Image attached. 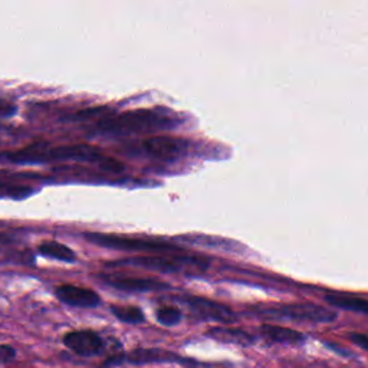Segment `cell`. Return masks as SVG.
<instances>
[{
  "mask_svg": "<svg viewBox=\"0 0 368 368\" xmlns=\"http://www.w3.org/2000/svg\"><path fill=\"white\" fill-rule=\"evenodd\" d=\"M0 159H4L13 164H42V163L67 161V160L85 161V163L98 164L100 167L110 170L113 173L121 171L124 168V166L120 161L107 157L100 151V149L88 144H71V146L52 147L46 142H36L33 144H29L25 149L2 153L0 154Z\"/></svg>",
  "mask_w": 368,
  "mask_h": 368,
  "instance_id": "obj_1",
  "label": "cell"
},
{
  "mask_svg": "<svg viewBox=\"0 0 368 368\" xmlns=\"http://www.w3.org/2000/svg\"><path fill=\"white\" fill-rule=\"evenodd\" d=\"M173 125L174 121L159 111L132 110L115 117L103 118L98 122V130L113 135H130L170 130Z\"/></svg>",
  "mask_w": 368,
  "mask_h": 368,
  "instance_id": "obj_2",
  "label": "cell"
},
{
  "mask_svg": "<svg viewBox=\"0 0 368 368\" xmlns=\"http://www.w3.org/2000/svg\"><path fill=\"white\" fill-rule=\"evenodd\" d=\"M258 314L276 318V319H292L314 322V324H330L337 319V314L328 308L319 306L316 304H285L262 306L256 309Z\"/></svg>",
  "mask_w": 368,
  "mask_h": 368,
  "instance_id": "obj_3",
  "label": "cell"
},
{
  "mask_svg": "<svg viewBox=\"0 0 368 368\" xmlns=\"http://www.w3.org/2000/svg\"><path fill=\"white\" fill-rule=\"evenodd\" d=\"M85 239L89 243H94L101 248L127 251V252H181L180 248L166 243V242H153L134 239L120 235H107V234H85Z\"/></svg>",
  "mask_w": 368,
  "mask_h": 368,
  "instance_id": "obj_4",
  "label": "cell"
},
{
  "mask_svg": "<svg viewBox=\"0 0 368 368\" xmlns=\"http://www.w3.org/2000/svg\"><path fill=\"white\" fill-rule=\"evenodd\" d=\"M188 265L206 269L209 260L195 256H134L110 263V266H135L159 272H178Z\"/></svg>",
  "mask_w": 368,
  "mask_h": 368,
  "instance_id": "obj_5",
  "label": "cell"
},
{
  "mask_svg": "<svg viewBox=\"0 0 368 368\" xmlns=\"http://www.w3.org/2000/svg\"><path fill=\"white\" fill-rule=\"evenodd\" d=\"M189 149V143L183 138L176 137H150L142 143V151L156 160L160 161H171L177 160L186 154Z\"/></svg>",
  "mask_w": 368,
  "mask_h": 368,
  "instance_id": "obj_6",
  "label": "cell"
},
{
  "mask_svg": "<svg viewBox=\"0 0 368 368\" xmlns=\"http://www.w3.org/2000/svg\"><path fill=\"white\" fill-rule=\"evenodd\" d=\"M125 362L132 365L173 362V364H180L186 368H197L200 365V361L197 360L186 358L171 351L157 350V348H135L130 354H125Z\"/></svg>",
  "mask_w": 368,
  "mask_h": 368,
  "instance_id": "obj_7",
  "label": "cell"
},
{
  "mask_svg": "<svg viewBox=\"0 0 368 368\" xmlns=\"http://www.w3.org/2000/svg\"><path fill=\"white\" fill-rule=\"evenodd\" d=\"M181 302L186 304L192 314L200 319L216 321L222 322V324H230V322L236 321V315L232 309L216 301L202 297H184Z\"/></svg>",
  "mask_w": 368,
  "mask_h": 368,
  "instance_id": "obj_8",
  "label": "cell"
},
{
  "mask_svg": "<svg viewBox=\"0 0 368 368\" xmlns=\"http://www.w3.org/2000/svg\"><path fill=\"white\" fill-rule=\"evenodd\" d=\"M64 344L81 357H96L104 351V340L96 331L91 330L68 333L64 337Z\"/></svg>",
  "mask_w": 368,
  "mask_h": 368,
  "instance_id": "obj_9",
  "label": "cell"
},
{
  "mask_svg": "<svg viewBox=\"0 0 368 368\" xmlns=\"http://www.w3.org/2000/svg\"><path fill=\"white\" fill-rule=\"evenodd\" d=\"M101 281L114 289L122 292H156L170 289V285L150 278H128V276L103 275Z\"/></svg>",
  "mask_w": 368,
  "mask_h": 368,
  "instance_id": "obj_10",
  "label": "cell"
},
{
  "mask_svg": "<svg viewBox=\"0 0 368 368\" xmlns=\"http://www.w3.org/2000/svg\"><path fill=\"white\" fill-rule=\"evenodd\" d=\"M55 295L61 302L76 308H96L101 304V298L96 291L84 287L61 285L57 288Z\"/></svg>",
  "mask_w": 368,
  "mask_h": 368,
  "instance_id": "obj_11",
  "label": "cell"
},
{
  "mask_svg": "<svg viewBox=\"0 0 368 368\" xmlns=\"http://www.w3.org/2000/svg\"><path fill=\"white\" fill-rule=\"evenodd\" d=\"M206 335L214 341L224 344H235L241 347H251L256 343L255 337L242 328H227V327H213Z\"/></svg>",
  "mask_w": 368,
  "mask_h": 368,
  "instance_id": "obj_12",
  "label": "cell"
},
{
  "mask_svg": "<svg viewBox=\"0 0 368 368\" xmlns=\"http://www.w3.org/2000/svg\"><path fill=\"white\" fill-rule=\"evenodd\" d=\"M260 334L268 341L276 344L298 345V344H304L306 340V337L297 330L281 327V326H272V324H263L260 327Z\"/></svg>",
  "mask_w": 368,
  "mask_h": 368,
  "instance_id": "obj_13",
  "label": "cell"
},
{
  "mask_svg": "<svg viewBox=\"0 0 368 368\" xmlns=\"http://www.w3.org/2000/svg\"><path fill=\"white\" fill-rule=\"evenodd\" d=\"M326 301L335 308L340 309H345V311H352V312H358L362 315L368 314V302L364 298L360 297H354V295H347V294H327L326 295Z\"/></svg>",
  "mask_w": 368,
  "mask_h": 368,
  "instance_id": "obj_14",
  "label": "cell"
},
{
  "mask_svg": "<svg viewBox=\"0 0 368 368\" xmlns=\"http://www.w3.org/2000/svg\"><path fill=\"white\" fill-rule=\"evenodd\" d=\"M38 251L42 256L57 259V260H61V262H67V263H72L76 259L75 252L71 248H68L64 243L55 242V241H48V242L40 243L38 246Z\"/></svg>",
  "mask_w": 368,
  "mask_h": 368,
  "instance_id": "obj_15",
  "label": "cell"
},
{
  "mask_svg": "<svg viewBox=\"0 0 368 368\" xmlns=\"http://www.w3.org/2000/svg\"><path fill=\"white\" fill-rule=\"evenodd\" d=\"M113 315L124 322V324H130V326H138L143 324L146 321V315L144 312L138 308V306H120V305H113L111 308Z\"/></svg>",
  "mask_w": 368,
  "mask_h": 368,
  "instance_id": "obj_16",
  "label": "cell"
},
{
  "mask_svg": "<svg viewBox=\"0 0 368 368\" xmlns=\"http://www.w3.org/2000/svg\"><path fill=\"white\" fill-rule=\"evenodd\" d=\"M156 319L159 324L164 327H174L178 326L183 321V312L176 306H161L156 311Z\"/></svg>",
  "mask_w": 368,
  "mask_h": 368,
  "instance_id": "obj_17",
  "label": "cell"
},
{
  "mask_svg": "<svg viewBox=\"0 0 368 368\" xmlns=\"http://www.w3.org/2000/svg\"><path fill=\"white\" fill-rule=\"evenodd\" d=\"M18 111V107L13 105L12 103H8L5 100H0V117L2 118H9L13 117Z\"/></svg>",
  "mask_w": 368,
  "mask_h": 368,
  "instance_id": "obj_18",
  "label": "cell"
},
{
  "mask_svg": "<svg viewBox=\"0 0 368 368\" xmlns=\"http://www.w3.org/2000/svg\"><path fill=\"white\" fill-rule=\"evenodd\" d=\"M350 340L357 344L361 350L364 351H368V337L365 334H357V333H352L350 334Z\"/></svg>",
  "mask_w": 368,
  "mask_h": 368,
  "instance_id": "obj_19",
  "label": "cell"
},
{
  "mask_svg": "<svg viewBox=\"0 0 368 368\" xmlns=\"http://www.w3.org/2000/svg\"><path fill=\"white\" fill-rule=\"evenodd\" d=\"M16 357V352L12 347L9 345H0V361L2 362H9Z\"/></svg>",
  "mask_w": 368,
  "mask_h": 368,
  "instance_id": "obj_20",
  "label": "cell"
},
{
  "mask_svg": "<svg viewBox=\"0 0 368 368\" xmlns=\"http://www.w3.org/2000/svg\"><path fill=\"white\" fill-rule=\"evenodd\" d=\"M11 189L12 186H2L0 184V197H11Z\"/></svg>",
  "mask_w": 368,
  "mask_h": 368,
  "instance_id": "obj_21",
  "label": "cell"
}]
</instances>
